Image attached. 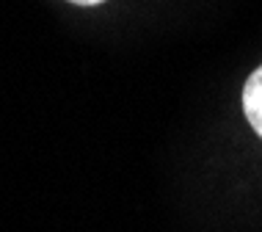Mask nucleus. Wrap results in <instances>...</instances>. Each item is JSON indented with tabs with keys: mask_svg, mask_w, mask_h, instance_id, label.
Here are the masks:
<instances>
[{
	"mask_svg": "<svg viewBox=\"0 0 262 232\" xmlns=\"http://www.w3.org/2000/svg\"><path fill=\"white\" fill-rule=\"evenodd\" d=\"M67 3H75V6H100L105 0H67Z\"/></svg>",
	"mask_w": 262,
	"mask_h": 232,
	"instance_id": "obj_2",
	"label": "nucleus"
},
{
	"mask_svg": "<svg viewBox=\"0 0 262 232\" xmlns=\"http://www.w3.org/2000/svg\"><path fill=\"white\" fill-rule=\"evenodd\" d=\"M243 114L257 136H262V67L254 69L243 86Z\"/></svg>",
	"mask_w": 262,
	"mask_h": 232,
	"instance_id": "obj_1",
	"label": "nucleus"
}]
</instances>
